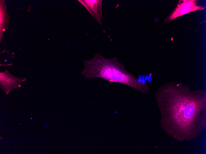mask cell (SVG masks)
I'll list each match as a JSON object with an SVG mask.
<instances>
[{
  "instance_id": "obj_1",
  "label": "cell",
  "mask_w": 206,
  "mask_h": 154,
  "mask_svg": "<svg viewBox=\"0 0 206 154\" xmlns=\"http://www.w3.org/2000/svg\"><path fill=\"white\" fill-rule=\"evenodd\" d=\"M162 89L161 103L163 108L165 112L174 116H192L205 107L204 91H192L187 86L173 82L165 84Z\"/></svg>"
},
{
  "instance_id": "obj_2",
  "label": "cell",
  "mask_w": 206,
  "mask_h": 154,
  "mask_svg": "<svg viewBox=\"0 0 206 154\" xmlns=\"http://www.w3.org/2000/svg\"><path fill=\"white\" fill-rule=\"evenodd\" d=\"M183 1V2H179L178 4L172 12L166 18L165 22L167 21L170 22L175 18L190 12L204 9V8L202 7L196 5V0H187Z\"/></svg>"
},
{
  "instance_id": "obj_3",
  "label": "cell",
  "mask_w": 206,
  "mask_h": 154,
  "mask_svg": "<svg viewBox=\"0 0 206 154\" xmlns=\"http://www.w3.org/2000/svg\"><path fill=\"white\" fill-rule=\"evenodd\" d=\"M0 74V83L6 94L13 89L20 87V84L26 79V78L20 79L15 77L10 73L7 70L4 72H1Z\"/></svg>"
},
{
  "instance_id": "obj_4",
  "label": "cell",
  "mask_w": 206,
  "mask_h": 154,
  "mask_svg": "<svg viewBox=\"0 0 206 154\" xmlns=\"http://www.w3.org/2000/svg\"><path fill=\"white\" fill-rule=\"evenodd\" d=\"M89 12L101 25L102 0H79Z\"/></svg>"
},
{
  "instance_id": "obj_5",
  "label": "cell",
  "mask_w": 206,
  "mask_h": 154,
  "mask_svg": "<svg viewBox=\"0 0 206 154\" xmlns=\"http://www.w3.org/2000/svg\"><path fill=\"white\" fill-rule=\"evenodd\" d=\"M5 29H3V31H5Z\"/></svg>"
}]
</instances>
